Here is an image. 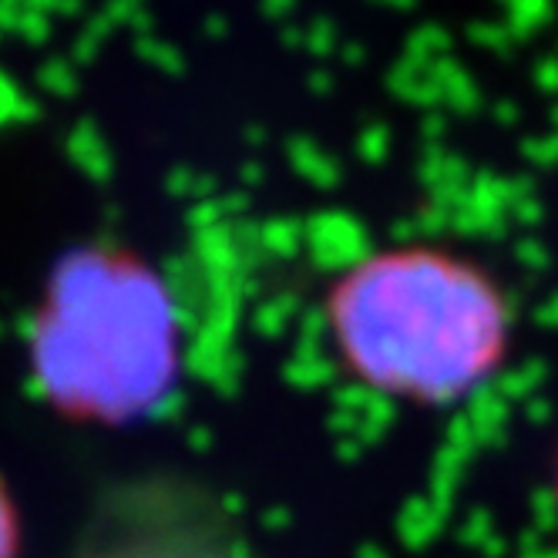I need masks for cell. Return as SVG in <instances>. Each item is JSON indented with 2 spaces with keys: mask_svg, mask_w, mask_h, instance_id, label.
<instances>
[{
  "mask_svg": "<svg viewBox=\"0 0 558 558\" xmlns=\"http://www.w3.org/2000/svg\"><path fill=\"white\" fill-rule=\"evenodd\" d=\"M324 327L343 371L404 404H451L482 387L508 350L498 287L437 246H387L327 290Z\"/></svg>",
  "mask_w": 558,
  "mask_h": 558,
  "instance_id": "obj_1",
  "label": "cell"
},
{
  "mask_svg": "<svg viewBox=\"0 0 558 558\" xmlns=\"http://www.w3.org/2000/svg\"><path fill=\"white\" fill-rule=\"evenodd\" d=\"M31 374L64 414L125 421L166 393L175 324L166 287L135 259L92 250L68 259L34 313Z\"/></svg>",
  "mask_w": 558,
  "mask_h": 558,
  "instance_id": "obj_2",
  "label": "cell"
},
{
  "mask_svg": "<svg viewBox=\"0 0 558 558\" xmlns=\"http://www.w3.org/2000/svg\"><path fill=\"white\" fill-rule=\"evenodd\" d=\"M17 551H21V514L4 477H0V558H17Z\"/></svg>",
  "mask_w": 558,
  "mask_h": 558,
  "instance_id": "obj_3",
  "label": "cell"
}]
</instances>
